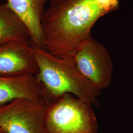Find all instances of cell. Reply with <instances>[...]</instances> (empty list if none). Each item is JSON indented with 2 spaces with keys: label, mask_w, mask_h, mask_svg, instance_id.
I'll return each instance as SVG.
<instances>
[{
  "label": "cell",
  "mask_w": 133,
  "mask_h": 133,
  "mask_svg": "<svg viewBox=\"0 0 133 133\" xmlns=\"http://www.w3.org/2000/svg\"><path fill=\"white\" fill-rule=\"evenodd\" d=\"M119 1L51 0L42 21L44 48L56 57L73 62L79 45L92 37L95 23L118 10Z\"/></svg>",
  "instance_id": "obj_1"
},
{
  "label": "cell",
  "mask_w": 133,
  "mask_h": 133,
  "mask_svg": "<svg viewBox=\"0 0 133 133\" xmlns=\"http://www.w3.org/2000/svg\"><path fill=\"white\" fill-rule=\"evenodd\" d=\"M33 48L38 65L37 76L44 88L49 104L69 93L100 107L98 97L101 90L81 74L74 62L56 57L44 48Z\"/></svg>",
  "instance_id": "obj_2"
},
{
  "label": "cell",
  "mask_w": 133,
  "mask_h": 133,
  "mask_svg": "<svg viewBox=\"0 0 133 133\" xmlns=\"http://www.w3.org/2000/svg\"><path fill=\"white\" fill-rule=\"evenodd\" d=\"M92 105L69 93L54 99L48 105V133H98Z\"/></svg>",
  "instance_id": "obj_3"
},
{
  "label": "cell",
  "mask_w": 133,
  "mask_h": 133,
  "mask_svg": "<svg viewBox=\"0 0 133 133\" xmlns=\"http://www.w3.org/2000/svg\"><path fill=\"white\" fill-rule=\"evenodd\" d=\"M48 105L17 99L0 105V128L6 133H48Z\"/></svg>",
  "instance_id": "obj_4"
},
{
  "label": "cell",
  "mask_w": 133,
  "mask_h": 133,
  "mask_svg": "<svg viewBox=\"0 0 133 133\" xmlns=\"http://www.w3.org/2000/svg\"><path fill=\"white\" fill-rule=\"evenodd\" d=\"M81 74L101 90L109 86L114 64L104 45L92 37L81 43L73 57Z\"/></svg>",
  "instance_id": "obj_5"
},
{
  "label": "cell",
  "mask_w": 133,
  "mask_h": 133,
  "mask_svg": "<svg viewBox=\"0 0 133 133\" xmlns=\"http://www.w3.org/2000/svg\"><path fill=\"white\" fill-rule=\"evenodd\" d=\"M38 68L29 41H17L0 46V76H37Z\"/></svg>",
  "instance_id": "obj_6"
},
{
  "label": "cell",
  "mask_w": 133,
  "mask_h": 133,
  "mask_svg": "<svg viewBox=\"0 0 133 133\" xmlns=\"http://www.w3.org/2000/svg\"><path fill=\"white\" fill-rule=\"evenodd\" d=\"M21 98L49 104L48 96L37 76H0V105Z\"/></svg>",
  "instance_id": "obj_7"
},
{
  "label": "cell",
  "mask_w": 133,
  "mask_h": 133,
  "mask_svg": "<svg viewBox=\"0 0 133 133\" xmlns=\"http://www.w3.org/2000/svg\"><path fill=\"white\" fill-rule=\"evenodd\" d=\"M50 1L8 0V6L27 29L33 46L44 48L42 21L45 5Z\"/></svg>",
  "instance_id": "obj_8"
},
{
  "label": "cell",
  "mask_w": 133,
  "mask_h": 133,
  "mask_svg": "<svg viewBox=\"0 0 133 133\" xmlns=\"http://www.w3.org/2000/svg\"><path fill=\"white\" fill-rule=\"evenodd\" d=\"M17 41H30L28 30L6 4H0V46Z\"/></svg>",
  "instance_id": "obj_9"
},
{
  "label": "cell",
  "mask_w": 133,
  "mask_h": 133,
  "mask_svg": "<svg viewBox=\"0 0 133 133\" xmlns=\"http://www.w3.org/2000/svg\"><path fill=\"white\" fill-rule=\"evenodd\" d=\"M0 133H6L3 129L0 128Z\"/></svg>",
  "instance_id": "obj_10"
}]
</instances>
